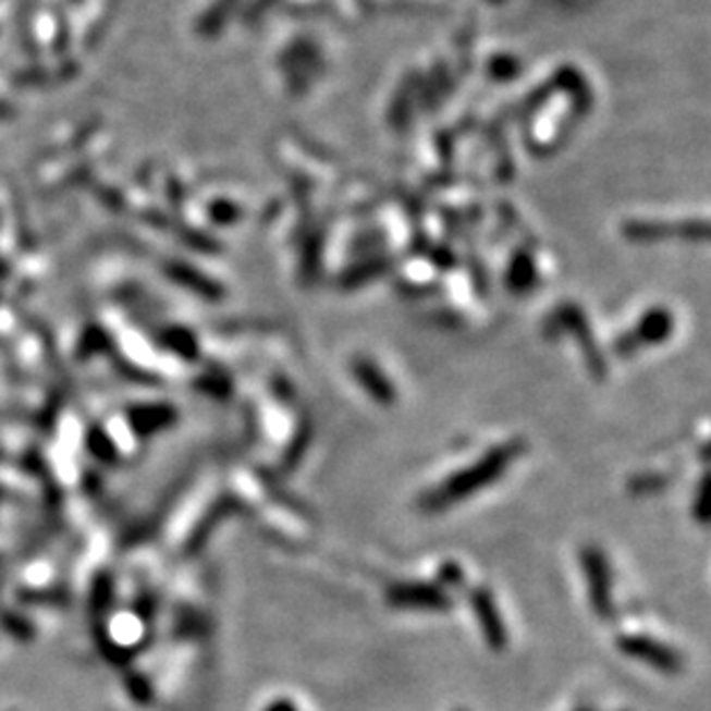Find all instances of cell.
Listing matches in <instances>:
<instances>
[{
    "label": "cell",
    "mask_w": 711,
    "mask_h": 711,
    "mask_svg": "<svg viewBox=\"0 0 711 711\" xmlns=\"http://www.w3.org/2000/svg\"><path fill=\"white\" fill-rule=\"evenodd\" d=\"M520 452L518 444H502L495 446L493 452L483 454L477 463L463 467L456 475L446 477L442 483H438L436 489H431L419 500V506L424 512H442L450 510L454 504L465 502L467 498L477 495L479 491L489 489L502 475L506 467H510Z\"/></svg>",
    "instance_id": "obj_1"
},
{
    "label": "cell",
    "mask_w": 711,
    "mask_h": 711,
    "mask_svg": "<svg viewBox=\"0 0 711 711\" xmlns=\"http://www.w3.org/2000/svg\"><path fill=\"white\" fill-rule=\"evenodd\" d=\"M388 603L396 611H419V613H446L452 611V594L438 583L408 580L394 583L388 589Z\"/></svg>",
    "instance_id": "obj_2"
},
{
    "label": "cell",
    "mask_w": 711,
    "mask_h": 711,
    "mask_svg": "<svg viewBox=\"0 0 711 711\" xmlns=\"http://www.w3.org/2000/svg\"><path fill=\"white\" fill-rule=\"evenodd\" d=\"M580 566L587 580V597L589 603H592V611L601 620H611L615 611L611 564H608L603 551H599L597 545H585L580 551Z\"/></svg>",
    "instance_id": "obj_3"
},
{
    "label": "cell",
    "mask_w": 711,
    "mask_h": 711,
    "mask_svg": "<svg viewBox=\"0 0 711 711\" xmlns=\"http://www.w3.org/2000/svg\"><path fill=\"white\" fill-rule=\"evenodd\" d=\"M617 649L634 661H640L649 667L659 670V673L665 675H675L682 670V657L675 652L673 647H667L665 642L645 636V634H624L617 638Z\"/></svg>",
    "instance_id": "obj_4"
},
{
    "label": "cell",
    "mask_w": 711,
    "mask_h": 711,
    "mask_svg": "<svg viewBox=\"0 0 711 711\" xmlns=\"http://www.w3.org/2000/svg\"><path fill=\"white\" fill-rule=\"evenodd\" d=\"M470 608L479 622V632L483 636L486 647H489L491 652H504L506 645H510V634H506V626L493 592H489L486 587L473 589Z\"/></svg>",
    "instance_id": "obj_5"
},
{
    "label": "cell",
    "mask_w": 711,
    "mask_h": 711,
    "mask_svg": "<svg viewBox=\"0 0 711 711\" xmlns=\"http://www.w3.org/2000/svg\"><path fill=\"white\" fill-rule=\"evenodd\" d=\"M440 587H458L463 583V568L456 564V562H444L440 568H438V580H436Z\"/></svg>",
    "instance_id": "obj_6"
},
{
    "label": "cell",
    "mask_w": 711,
    "mask_h": 711,
    "mask_svg": "<svg viewBox=\"0 0 711 711\" xmlns=\"http://www.w3.org/2000/svg\"><path fill=\"white\" fill-rule=\"evenodd\" d=\"M707 475L702 477V481H700V489H698V498H696V506H694V514L704 523L707 520Z\"/></svg>",
    "instance_id": "obj_7"
},
{
    "label": "cell",
    "mask_w": 711,
    "mask_h": 711,
    "mask_svg": "<svg viewBox=\"0 0 711 711\" xmlns=\"http://www.w3.org/2000/svg\"><path fill=\"white\" fill-rule=\"evenodd\" d=\"M266 711H299V709H297V704L291 698L289 700L286 698H279L272 704H268Z\"/></svg>",
    "instance_id": "obj_8"
},
{
    "label": "cell",
    "mask_w": 711,
    "mask_h": 711,
    "mask_svg": "<svg viewBox=\"0 0 711 711\" xmlns=\"http://www.w3.org/2000/svg\"><path fill=\"white\" fill-rule=\"evenodd\" d=\"M8 115H12V107L8 105V101L0 99V118H8Z\"/></svg>",
    "instance_id": "obj_9"
},
{
    "label": "cell",
    "mask_w": 711,
    "mask_h": 711,
    "mask_svg": "<svg viewBox=\"0 0 711 711\" xmlns=\"http://www.w3.org/2000/svg\"><path fill=\"white\" fill-rule=\"evenodd\" d=\"M576 711H594V709H589V707H580V709H576Z\"/></svg>",
    "instance_id": "obj_10"
},
{
    "label": "cell",
    "mask_w": 711,
    "mask_h": 711,
    "mask_svg": "<svg viewBox=\"0 0 711 711\" xmlns=\"http://www.w3.org/2000/svg\"><path fill=\"white\" fill-rule=\"evenodd\" d=\"M456 711H467V709H456Z\"/></svg>",
    "instance_id": "obj_11"
}]
</instances>
